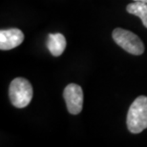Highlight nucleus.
<instances>
[{
  "mask_svg": "<svg viewBox=\"0 0 147 147\" xmlns=\"http://www.w3.org/2000/svg\"><path fill=\"white\" fill-rule=\"evenodd\" d=\"M127 127L133 134L147 128V96H140L130 105L127 114Z\"/></svg>",
  "mask_w": 147,
  "mask_h": 147,
  "instance_id": "f257e3e1",
  "label": "nucleus"
},
{
  "mask_svg": "<svg viewBox=\"0 0 147 147\" xmlns=\"http://www.w3.org/2000/svg\"><path fill=\"white\" fill-rule=\"evenodd\" d=\"M33 86L27 79L16 78L11 82L9 88V96L13 106L24 108L33 98Z\"/></svg>",
  "mask_w": 147,
  "mask_h": 147,
  "instance_id": "f03ea898",
  "label": "nucleus"
},
{
  "mask_svg": "<svg viewBox=\"0 0 147 147\" xmlns=\"http://www.w3.org/2000/svg\"><path fill=\"white\" fill-rule=\"evenodd\" d=\"M113 39L117 45L129 54L140 55L144 52V45L140 38L130 31L117 28L113 31Z\"/></svg>",
  "mask_w": 147,
  "mask_h": 147,
  "instance_id": "7ed1b4c3",
  "label": "nucleus"
},
{
  "mask_svg": "<svg viewBox=\"0 0 147 147\" xmlns=\"http://www.w3.org/2000/svg\"><path fill=\"white\" fill-rule=\"evenodd\" d=\"M63 98L70 114L80 113L83 106V91L79 85L75 83L67 85L63 92Z\"/></svg>",
  "mask_w": 147,
  "mask_h": 147,
  "instance_id": "20e7f679",
  "label": "nucleus"
},
{
  "mask_svg": "<svg viewBox=\"0 0 147 147\" xmlns=\"http://www.w3.org/2000/svg\"><path fill=\"white\" fill-rule=\"evenodd\" d=\"M24 40V34L19 29L13 28L0 31V49L2 51L11 50L19 46Z\"/></svg>",
  "mask_w": 147,
  "mask_h": 147,
  "instance_id": "39448f33",
  "label": "nucleus"
},
{
  "mask_svg": "<svg viewBox=\"0 0 147 147\" xmlns=\"http://www.w3.org/2000/svg\"><path fill=\"white\" fill-rule=\"evenodd\" d=\"M47 47L54 57H59L66 48V39L62 34H50L47 40Z\"/></svg>",
  "mask_w": 147,
  "mask_h": 147,
  "instance_id": "423d86ee",
  "label": "nucleus"
},
{
  "mask_svg": "<svg viewBox=\"0 0 147 147\" xmlns=\"http://www.w3.org/2000/svg\"><path fill=\"white\" fill-rule=\"evenodd\" d=\"M126 10L130 14L140 17L143 26L147 28V3L135 1L126 7Z\"/></svg>",
  "mask_w": 147,
  "mask_h": 147,
  "instance_id": "0eeeda50",
  "label": "nucleus"
},
{
  "mask_svg": "<svg viewBox=\"0 0 147 147\" xmlns=\"http://www.w3.org/2000/svg\"><path fill=\"white\" fill-rule=\"evenodd\" d=\"M134 1H140V2H144V3H147V0H134Z\"/></svg>",
  "mask_w": 147,
  "mask_h": 147,
  "instance_id": "6e6552de",
  "label": "nucleus"
}]
</instances>
